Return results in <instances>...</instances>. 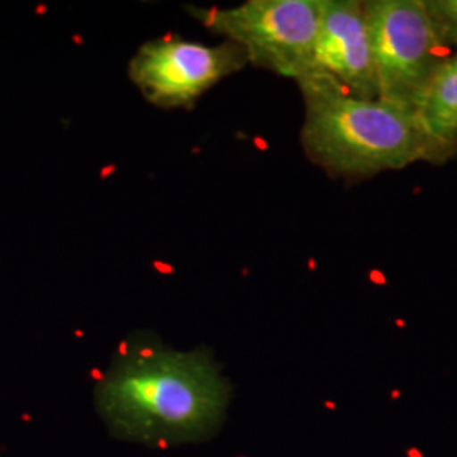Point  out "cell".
I'll return each instance as SVG.
<instances>
[{"label":"cell","mask_w":457,"mask_h":457,"mask_svg":"<svg viewBox=\"0 0 457 457\" xmlns=\"http://www.w3.org/2000/svg\"><path fill=\"white\" fill-rule=\"evenodd\" d=\"M94 400L117 441L168 449L213 439L226 424L232 386L205 349L136 343L100 376Z\"/></svg>","instance_id":"obj_1"},{"label":"cell","mask_w":457,"mask_h":457,"mask_svg":"<svg viewBox=\"0 0 457 457\" xmlns=\"http://www.w3.org/2000/svg\"><path fill=\"white\" fill-rule=\"evenodd\" d=\"M296 85L305 104L302 146L330 177L364 180L425 162L415 115L378 98L353 97L317 77Z\"/></svg>","instance_id":"obj_2"},{"label":"cell","mask_w":457,"mask_h":457,"mask_svg":"<svg viewBox=\"0 0 457 457\" xmlns=\"http://www.w3.org/2000/svg\"><path fill=\"white\" fill-rule=\"evenodd\" d=\"M364 19L378 100L415 115L428 85L454 53L425 0H366Z\"/></svg>","instance_id":"obj_3"},{"label":"cell","mask_w":457,"mask_h":457,"mask_svg":"<svg viewBox=\"0 0 457 457\" xmlns=\"http://www.w3.org/2000/svg\"><path fill=\"white\" fill-rule=\"evenodd\" d=\"M188 12L245 49L253 65L296 83L313 71L322 0H249L228 9L188 7Z\"/></svg>","instance_id":"obj_4"},{"label":"cell","mask_w":457,"mask_h":457,"mask_svg":"<svg viewBox=\"0 0 457 457\" xmlns=\"http://www.w3.org/2000/svg\"><path fill=\"white\" fill-rule=\"evenodd\" d=\"M247 63L245 49L230 41L207 46L164 37L139 48L129 63V77L149 102L185 107Z\"/></svg>","instance_id":"obj_5"},{"label":"cell","mask_w":457,"mask_h":457,"mask_svg":"<svg viewBox=\"0 0 457 457\" xmlns=\"http://www.w3.org/2000/svg\"><path fill=\"white\" fill-rule=\"evenodd\" d=\"M311 77L330 82L353 97L378 98L373 54L361 0H322Z\"/></svg>","instance_id":"obj_6"},{"label":"cell","mask_w":457,"mask_h":457,"mask_svg":"<svg viewBox=\"0 0 457 457\" xmlns=\"http://www.w3.org/2000/svg\"><path fill=\"white\" fill-rule=\"evenodd\" d=\"M415 120L427 163H447L457 158V49L428 85Z\"/></svg>","instance_id":"obj_7"},{"label":"cell","mask_w":457,"mask_h":457,"mask_svg":"<svg viewBox=\"0 0 457 457\" xmlns=\"http://www.w3.org/2000/svg\"><path fill=\"white\" fill-rule=\"evenodd\" d=\"M425 7L437 22L445 41L457 49V0H425Z\"/></svg>","instance_id":"obj_8"}]
</instances>
